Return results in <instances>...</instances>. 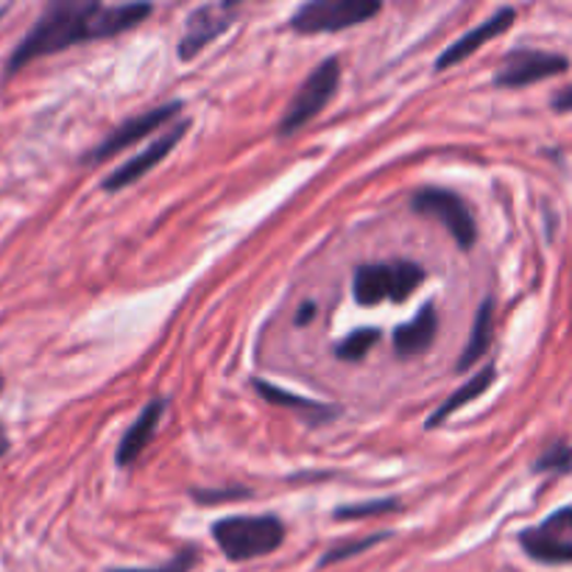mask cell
<instances>
[{
    "mask_svg": "<svg viewBox=\"0 0 572 572\" xmlns=\"http://www.w3.org/2000/svg\"><path fill=\"white\" fill-rule=\"evenodd\" d=\"M148 14H151V3H121V7L76 3V0L50 3L9 56L7 76H14L34 59L59 54L79 43L117 37L140 25Z\"/></svg>",
    "mask_w": 572,
    "mask_h": 572,
    "instance_id": "cell-1",
    "label": "cell"
},
{
    "mask_svg": "<svg viewBox=\"0 0 572 572\" xmlns=\"http://www.w3.org/2000/svg\"><path fill=\"white\" fill-rule=\"evenodd\" d=\"M218 548L229 561H252L274 553L285 541V525L279 517H227L213 525Z\"/></svg>",
    "mask_w": 572,
    "mask_h": 572,
    "instance_id": "cell-2",
    "label": "cell"
},
{
    "mask_svg": "<svg viewBox=\"0 0 572 572\" xmlns=\"http://www.w3.org/2000/svg\"><path fill=\"white\" fill-rule=\"evenodd\" d=\"M422 283H425V268L416 263L361 265L355 271L352 294L357 305L371 308L380 302H405Z\"/></svg>",
    "mask_w": 572,
    "mask_h": 572,
    "instance_id": "cell-3",
    "label": "cell"
},
{
    "mask_svg": "<svg viewBox=\"0 0 572 572\" xmlns=\"http://www.w3.org/2000/svg\"><path fill=\"white\" fill-rule=\"evenodd\" d=\"M380 9L375 0H316V3H305L290 18V28L296 34H335L366 23Z\"/></svg>",
    "mask_w": 572,
    "mask_h": 572,
    "instance_id": "cell-4",
    "label": "cell"
},
{
    "mask_svg": "<svg viewBox=\"0 0 572 572\" xmlns=\"http://www.w3.org/2000/svg\"><path fill=\"white\" fill-rule=\"evenodd\" d=\"M339 81L341 62L335 56L333 59H324V62L305 79V84L299 87V93L294 95V101H290L288 110H285L283 121H279L277 126L279 135L288 137L302 129L305 124H310V121L330 104V99H333L335 90H339Z\"/></svg>",
    "mask_w": 572,
    "mask_h": 572,
    "instance_id": "cell-5",
    "label": "cell"
},
{
    "mask_svg": "<svg viewBox=\"0 0 572 572\" xmlns=\"http://www.w3.org/2000/svg\"><path fill=\"white\" fill-rule=\"evenodd\" d=\"M411 207L419 216L436 218L442 227H447V232L453 234L458 249L469 252V249L474 247V240H478L474 218L467 204H464V198L456 196L453 191H444V187H422V191L413 193Z\"/></svg>",
    "mask_w": 572,
    "mask_h": 572,
    "instance_id": "cell-6",
    "label": "cell"
},
{
    "mask_svg": "<svg viewBox=\"0 0 572 572\" xmlns=\"http://www.w3.org/2000/svg\"><path fill=\"white\" fill-rule=\"evenodd\" d=\"M519 548L539 564H572V505L519 534Z\"/></svg>",
    "mask_w": 572,
    "mask_h": 572,
    "instance_id": "cell-7",
    "label": "cell"
},
{
    "mask_svg": "<svg viewBox=\"0 0 572 572\" xmlns=\"http://www.w3.org/2000/svg\"><path fill=\"white\" fill-rule=\"evenodd\" d=\"M570 68V59L561 54H550V50H536V48H517L511 50L500 62L497 76H494V84L511 87V90H519V87L536 84V81L553 79V76L567 73Z\"/></svg>",
    "mask_w": 572,
    "mask_h": 572,
    "instance_id": "cell-8",
    "label": "cell"
},
{
    "mask_svg": "<svg viewBox=\"0 0 572 572\" xmlns=\"http://www.w3.org/2000/svg\"><path fill=\"white\" fill-rule=\"evenodd\" d=\"M179 112H182V101H171V104L155 106V110H148V112H142V115L131 117V121H126L124 126H117V129L112 131V135L106 137L99 148H93V151L84 157V162L95 165V162H104V160H110V157L121 155L124 148L135 146V142H140L142 137L155 135L157 129H162V126H165L168 121H173Z\"/></svg>",
    "mask_w": 572,
    "mask_h": 572,
    "instance_id": "cell-9",
    "label": "cell"
},
{
    "mask_svg": "<svg viewBox=\"0 0 572 572\" xmlns=\"http://www.w3.org/2000/svg\"><path fill=\"white\" fill-rule=\"evenodd\" d=\"M238 3H207V7H198L196 12H191L182 39H179V56L191 62L193 56L202 54L213 39L227 32L238 18Z\"/></svg>",
    "mask_w": 572,
    "mask_h": 572,
    "instance_id": "cell-10",
    "label": "cell"
},
{
    "mask_svg": "<svg viewBox=\"0 0 572 572\" xmlns=\"http://www.w3.org/2000/svg\"><path fill=\"white\" fill-rule=\"evenodd\" d=\"M191 129V124L187 121H182V124L176 126V129H171L168 135L157 137L151 146L146 148V151H140L137 157H131V160H126L124 165L117 168V171H112L110 176L104 179V191H121V187H129L135 185L137 179L146 176L148 171L155 165H160L162 160L168 157V151H171L176 142H182V137H185V131Z\"/></svg>",
    "mask_w": 572,
    "mask_h": 572,
    "instance_id": "cell-11",
    "label": "cell"
},
{
    "mask_svg": "<svg viewBox=\"0 0 572 572\" xmlns=\"http://www.w3.org/2000/svg\"><path fill=\"white\" fill-rule=\"evenodd\" d=\"M514 20H517V12H514V9H500V12H494L492 18L483 20L478 28H472V32H467L461 39H456V43L449 45V48L438 56L436 70H447L453 68V65L464 62L467 56L478 54L483 45L492 43V39H497L500 34L508 32L511 25H514Z\"/></svg>",
    "mask_w": 572,
    "mask_h": 572,
    "instance_id": "cell-12",
    "label": "cell"
},
{
    "mask_svg": "<svg viewBox=\"0 0 572 572\" xmlns=\"http://www.w3.org/2000/svg\"><path fill=\"white\" fill-rule=\"evenodd\" d=\"M162 413H165V400H151L146 408H142L140 416L135 419V425L126 431V436L121 438V444H117V453H115L117 467H131V464L146 453V447L151 444V438H155Z\"/></svg>",
    "mask_w": 572,
    "mask_h": 572,
    "instance_id": "cell-13",
    "label": "cell"
},
{
    "mask_svg": "<svg viewBox=\"0 0 572 572\" xmlns=\"http://www.w3.org/2000/svg\"><path fill=\"white\" fill-rule=\"evenodd\" d=\"M438 333V316L433 305H425L408 324L394 330V352L400 357H416L427 352L436 341Z\"/></svg>",
    "mask_w": 572,
    "mask_h": 572,
    "instance_id": "cell-14",
    "label": "cell"
},
{
    "mask_svg": "<svg viewBox=\"0 0 572 572\" xmlns=\"http://www.w3.org/2000/svg\"><path fill=\"white\" fill-rule=\"evenodd\" d=\"M252 388L263 397L265 402H271V405H283L296 413H302L305 419H310V425H319V422H327V419H333L335 413H339L335 408L324 405V402L308 400V397H299V394H288V391H283V388L271 386V382L252 380Z\"/></svg>",
    "mask_w": 572,
    "mask_h": 572,
    "instance_id": "cell-15",
    "label": "cell"
},
{
    "mask_svg": "<svg viewBox=\"0 0 572 572\" xmlns=\"http://www.w3.org/2000/svg\"><path fill=\"white\" fill-rule=\"evenodd\" d=\"M494 377H497V369H494V366L489 364L487 369L478 371V375H474L472 380L464 382V386L458 388L456 394L449 397L447 402H442V405H438L436 411L431 413V419H427V431H436V427H442L444 422H447V419L453 416V413L461 411V408L469 405V402H472V400H478V397L483 394V391H489V388H492V382H494Z\"/></svg>",
    "mask_w": 572,
    "mask_h": 572,
    "instance_id": "cell-16",
    "label": "cell"
},
{
    "mask_svg": "<svg viewBox=\"0 0 572 572\" xmlns=\"http://www.w3.org/2000/svg\"><path fill=\"white\" fill-rule=\"evenodd\" d=\"M492 330H494V313H492V299L480 305L478 316H474L472 333H469L467 346H464L461 357H458V371H467L474 361L487 355L489 346H492Z\"/></svg>",
    "mask_w": 572,
    "mask_h": 572,
    "instance_id": "cell-17",
    "label": "cell"
},
{
    "mask_svg": "<svg viewBox=\"0 0 572 572\" xmlns=\"http://www.w3.org/2000/svg\"><path fill=\"white\" fill-rule=\"evenodd\" d=\"M534 472H553L570 474L572 472V447L567 442H553L541 449V456L534 461Z\"/></svg>",
    "mask_w": 572,
    "mask_h": 572,
    "instance_id": "cell-18",
    "label": "cell"
},
{
    "mask_svg": "<svg viewBox=\"0 0 572 572\" xmlns=\"http://www.w3.org/2000/svg\"><path fill=\"white\" fill-rule=\"evenodd\" d=\"M377 341H380V330H375V327L355 330V333H350L344 341L335 344V355H339L341 361H361Z\"/></svg>",
    "mask_w": 572,
    "mask_h": 572,
    "instance_id": "cell-19",
    "label": "cell"
},
{
    "mask_svg": "<svg viewBox=\"0 0 572 572\" xmlns=\"http://www.w3.org/2000/svg\"><path fill=\"white\" fill-rule=\"evenodd\" d=\"M388 536H391V534H371V536H366V539H346V541H341L339 548L327 550V553L321 556L319 567H330V564H339V561H344V559H352V556H357V553H364V550L375 548L377 541L388 539Z\"/></svg>",
    "mask_w": 572,
    "mask_h": 572,
    "instance_id": "cell-20",
    "label": "cell"
},
{
    "mask_svg": "<svg viewBox=\"0 0 572 572\" xmlns=\"http://www.w3.org/2000/svg\"><path fill=\"white\" fill-rule=\"evenodd\" d=\"M400 508L397 500H371V503H355L344 505V508L335 511V519H364V517H382V514H391V511Z\"/></svg>",
    "mask_w": 572,
    "mask_h": 572,
    "instance_id": "cell-21",
    "label": "cell"
},
{
    "mask_svg": "<svg viewBox=\"0 0 572 572\" xmlns=\"http://www.w3.org/2000/svg\"><path fill=\"white\" fill-rule=\"evenodd\" d=\"M196 559H198L196 550L185 548V550H179V553L168 561V564L155 567V570H110V572H191L193 567H196Z\"/></svg>",
    "mask_w": 572,
    "mask_h": 572,
    "instance_id": "cell-22",
    "label": "cell"
},
{
    "mask_svg": "<svg viewBox=\"0 0 572 572\" xmlns=\"http://www.w3.org/2000/svg\"><path fill=\"white\" fill-rule=\"evenodd\" d=\"M240 497H252V492L249 489H213V492H207V489H196L193 492V500L196 503H227V500H240Z\"/></svg>",
    "mask_w": 572,
    "mask_h": 572,
    "instance_id": "cell-23",
    "label": "cell"
},
{
    "mask_svg": "<svg viewBox=\"0 0 572 572\" xmlns=\"http://www.w3.org/2000/svg\"><path fill=\"white\" fill-rule=\"evenodd\" d=\"M550 110H553V112H572V84L561 87L559 93L550 99Z\"/></svg>",
    "mask_w": 572,
    "mask_h": 572,
    "instance_id": "cell-24",
    "label": "cell"
},
{
    "mask_svg": "<svg viewBox=\"0 0 572 572\" xmlns=\"http://www.w3.org/2000/svg\"><path fill=\"white\" fill-rule=\"evenodd\" d=\"M9 447H12V442H9V433H7V427L0 425V458L7 456Z\"/></svg>",
    "mask_w": 572,
    "mask_h": 572,
    "instance_id": "cell-25",
    "label": "cell"
},
{
    "mask_svg": "<svg viewBox=\"0 0 572 572\" xmlns=\"http://www.w3.org/2000/svg\"><path fill=\"white\" fill-rule=\"evenodd\" d=\"M308 319H313V305H305L302 316H299V324H305Z\"/></svg>",
    "mask_w": 572,
    "mask_h": 572,
    "instance_id": "cell-26",
    "label": "cell"
},
{
    "mask_svg": "<svg viewBox=\"0 0 572 572\" xmlns=\"http://www.w3.org/2000/svg\"><path fill=\"white\" fill-rule=\"evenodd\" d=\"M3 388H7V380H3V375H0V394H3Z\"/></svg>",
    "mask_w": 572,
    "mask_h": 572,
    "instance_id": "cell-27",
    "label": "cell"
}]
</instances>
